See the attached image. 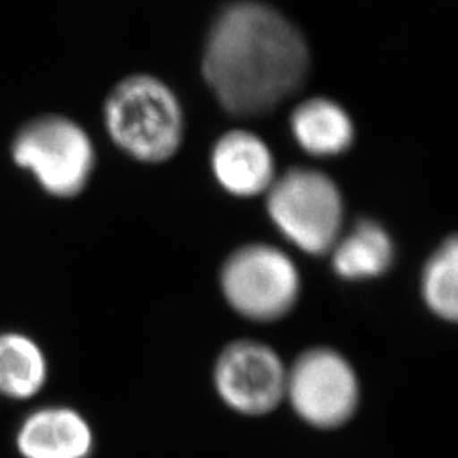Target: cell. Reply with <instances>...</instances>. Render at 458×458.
<instances>
[{"label":"cell","mask_w":458,"mask_h":458,"mask_svg":"<svg viewBox=\"0 0 458 458\" xmlns=\"http://www.w3.org/2000/svg\"><path fill=\"white\" fill-rule=\"evenodd\" d=\"M13 158L33 174L49 196L70 199L89 185L96 166V148L75 121L65 115H43L17 132Z\"/></svg>","instance_id":"4"},{"label":"cell","mask_w":458,"mask_h":458,"mask_svg":"<svg viewBox=\"0 0 458 458\" xmlns=\"http://www.w3.org/2000/svg\"><path fill=\"white\" fill-rule=\"evenodd\" d=\"M265 200L278 233L308 255H327L342 236L344 196L338 183L321 170H285L265 192Z\"/></svg>","instance_id":"3"},{"label":"cell","mask_w":458,"mask_h":458,"mask_svg":"<svg viewBox=\"0 0 458 458\" xmlns=\"http://www.w3.org/2000/svg\"><path fill=\"white\" fill-rule=\"evenodd\" d=\"M211 168L216 182L242 199L263 196L277 177L272 149L248 130H231L214 143Z\"/></svg>","instance_id":"8"},{"label":"cell","mask_w":458,"mask_h":458,"mask_svg":"<svg viewBox=\"0 0 458 458\" xmlns=\"http://www.w3.org/2000/svg\"><path fill=\"white\" fill-rule=\"evenodd\" d=\"M287 370L277 353L257 342H234L225 348L214 369V384L223 401L242 414L260 416L285 397Z\"/></svg>","instance_id":"7"},{"label":"cell","mask_w":458,"mask_h":458,"mask_svg":"<svg viewBox=\"0 0 458 458\" xmlns=\"http://www.w3.org/2000/svg\"><path fill=\"white\" fill-rule=\"evenodd\" d=\"M219 282L229 306L257 323L284 318L301 294L297 265L287 253L265 243H248L229 253Z\"/></svg>","instance_id":"5"},{"label":"cell","mask_w":458,"mask_h":458,"mask_svg":"<svg viewBox=\"0 0 458 458\" xmlns=\"http://www.w3.org/2000/svg\"><path fill=\"white\" fill-rule=\"evenodd\" d=\"M16 443L24 458H89L94 433L77 411L43 408L22 421Z\"/></svg>","instance_id":"9"},{"label":"cell","mask_w":458,"mask_h":458,"mask_svg":"<svg viewBox=\"0 0 458 458\" xmlns=\"http://www.w3.org/2000/svg\"><path fill=\"white\" fill-rule=\"evenodd\" d=\"M311 51L291 19L262 0H233L206 36L202 75L219 106L262 117L302 89Z\"/></svg>","instance_id":"1"},{"label":"cell","mask_w":458,"mask_h":458,"mask_svg":"<svg viewBox=\"0 0 458 458\" xmlns=\"http://www.w3.org/2000/svg\"><path fill=\"white\" fill-rule=\"evenodd\" d=\"M359 394L352 365L329 348L302 353L287 370L285 395L295 412L316 428L346 423L359 406Z\"/></svg>","instance_id":"6"},{"label":"cell","mask_w":458,"mask_h":458,"mask_svg":"<svg viewBox=\"0 0 458 458\" xmlns=\"http://www.w3.org/2000/svg\"><path fill=\"white\" fill-rule=\"evenodd\" d=\"M48 367L41 348L26 335H0V394L11 399H30L47 382Z\"/></svg>","instance_id":"12"},{"label":"cell","mask_w":458,"mask_h":458,"mask_svg":"<svg viewBox=\"0 0 458 458\" xmlns=\"http://www.w3.org/2000/svg\"><path fill=\"white\" fill-rule=\"evenodd\" d=\"M458 242L455 234L445 238L428 259L421 277V294L428 310L445 321L458 316Z\"/></svg>","instance_id":"13"},{"label":"cell","mask_w":458,"mask_h":458,"mask_svg":"<svg viewBox=\"0 0 458 458\" xmlns=\"http://www.w3.org/2000/svg\"><path fill=\"white\" fill-rule=\"evenodd\" d=\"M329 253L335 274L357 282L387 274L395 260V245L391 233L378 221L360 219L348 234L338 238Z\"/></svg>","instance_id":"11"},{"label":"cell","mask_w":458,"mask_h":458,"mask_svg":"<svg viewBox=\"0 0 458 458\" xmlns=\"http://www.w3.org/2000/svg\"><path fill=\"white\" fill-rule=\"evenodd\" d=\"M104 124L115 147L148 165L172 160L185 134L177 94L149 73H134L115 85L106 98Z\"/></svg>","instance_id":"2"},{"label":"cell","mask_w":458,"mask_h":458,"mask_svg":"<svg viewBox=\"0 0 458 458\" xmlns=\"http://www.w3.org/2000/svg\"><path fill=\"white\" fill-rule=\"evenodd\" d=\"M299 148L316 158H335L355 143V124L342 104L327 98L299 102L289 117Z\"/></svg>","instance_id":"10"}]
</instances>
